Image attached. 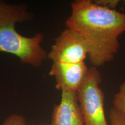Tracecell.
Listing matches in <instances>:
<instances>
[{
    "mask_svg": "<svg viewBox=\"0 0 125 125\" xmlns=\"http://www.w3.org/2000/svg\"><path fill=\"white\" fill-rule=\"evenodd\" d=\"M71 7L66 27L86 40L92 66L98 68L112 61L119 48V37L125 32V13L100 7L91 0L75 1Z\"/></svg>",
    "mask_w": 125,
    "mask_h": 125,
    "instance_id": "obj_1",
    "label": "cell"
},
{
    "mask_svg": "<svg viewBox=\"0 0 125 125\" xmlns=\"http://www.w3.org/2000/svg\"><path fill=\"white\" fill-rule=\"evenodd\" d=\"M33 15L24 5L0 1V52L15 56L23 64L38 68L48 58L42 46L44 36L37 33L28 37L20 34L16 24L32 20Z\"/></svg>",
    "mask_w": 125,
    "mask_h": 125,
    "instance_id": "obj_2",
    "label": "cell"
},
{
    "mask_svg": "<svg viewBox=\"0 0 125 125\" xmlns=\"http://www.w3.org/2000/svg\"><path fill=\"white\" fill-rule=\"evenodd\" d=\"M101 81V73L92 66L76 92L85 125H109L104 112V93L100 86Z\"/></svg>",
    "mask_w": 125,
    "mask_h": 125,
    "instance_id": "obj_3",
    "label": "cell"
},
{
    "mask_svg": "<svg viewBox=\"0 0 125 125\" xmlns=\"http://www.w3.org/2000/svg\"><path fill=\"white\" fill-rule=\"evenodd\" d=\"M90 52L89 45L77 31L67 28L54 41L48 58L53 62L77 64L85 62Z\"/></svg>",
    "mask_w": 125,
    "mask_h": 125,
    "instance_id": "obj_4",
    "label": "cell"
},
{
    "mask_svg": "<svg viewBox=\"0 0 125 125\" xmlns=\"http://www.w3.org/2000/svg\"><path fill=\"white\" fill-rule=\"evenodd\" d=\"M88 70L85 62L77 64L53 62L49 75L54 78L56 89L61 92H76L85 80Z\"/></svg>",
    "mask_w": 125,
    "mask_h": 125,
    "instance_id": "obj_5",
    "label": "cell"
},
{
    "mask_svg": "<svg viewBox=\"0 0 125 125\" xmlns=\"http://www.w3.org/2000/svg\"><path fill=\"white\" fill-rule=\"evenodd\" d=\"M51 125H85L76 92H62L60 103L54 107Z\"/></svg>",
    "mask_w": 125,
    "mask_h": 125,
    "instance_id": "obj_6",
    "label": "cell"
},
{
    "mask_svg": "<svg viewBox=\"0 0 125 125\" xmlns=\"http://www.w3.org/2000/svg\"><path fill=\"white\" fill-rule=\"evenodd\" d=\"M114 108L121 114L125 120V81L120 85L112 101Z\"/></svg>",
    "mask_w": 125,
    "mask_h": 125,
    "instance_id": "obj_7",
    "label": "cell"
},
{
    "mask_svg": "<svg viewBox=\"0 0 125 125\" xmlns=\"http://www.w3.org/2000/svg\"><path fill=\"white\" fill-rule=\"evenodd\" d=\"M2 125H26V121L22 115L12 114L4 120Z\"/></svg>",
    "mask_w": 125,
    "mask_h": 125,
    "instance_id": "obj_8",
    "label": "cell"
},
{
    "mask_svg": "<svg viewBox=\"0 0 125 125\" xmlns=\"http://www.w3.org/2000/svg\"><path fill=\"white\" fill-rule=\"evenodd\" d=\"M110 125H125V120L121 114L114 108L109 112Z\"/></svg>",
    "mask_w": 125,
    "mask_h": 125,
    "instance_id": "obj_9",
    "label": "cell"
},
{
    "mask_svg": "<svg viewBox=\"0 0 125 125\" xmlns=\"http://www.w3.org/2000/svg\"><path fill=\"white\" fill-rule=\"evenodd\" d=\"M118 0H97L93 1V2L96 5L104 8L115 9V8L119 4Z\"/></svg>",
    "mask_w": 125,
    "mask_h": 125,
    "instance_id": "obj_10",
    "label": "cell"
}]
</instances>
